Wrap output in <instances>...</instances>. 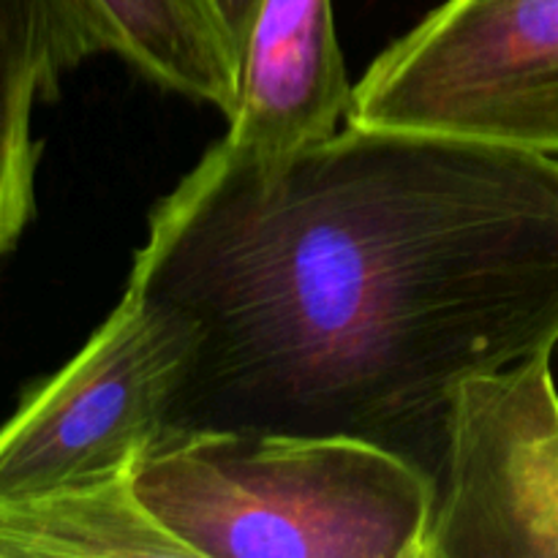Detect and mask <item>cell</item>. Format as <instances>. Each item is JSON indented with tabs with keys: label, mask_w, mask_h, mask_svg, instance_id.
<instances>
[{
	"label": "cell",
	"mask_w": 558,
	"mask_h": 558,
	"mask_svg": "<svg viewBox=\"0 0 558 558\" xmlns=\"http://www.w3.org/2000/svg\"><path fill=\"white\" fill-rule=\"evenodd\" d=\"M147 515L189 558H425L436 483L349 436L213 430L131 469Z\"/></svg>",
	"instance_id": "cell-2"
},
{
	"label": "cell",
	"mask_w": 558,
	"mask_h": 558,
	"mask_svg": "<svg viewBox=\"0 0 558 558\" xmlns=\"http://www.w3.org/2000/svg\"><path fill=\"white\" fill-rule=\"evenodd\" d=\"M347 120L558 156V0H447L374 60Z\"/></svg>",
	"instance_id": "cell-3"
},
{
	"label": "cell",
	"mask_w": 558,
	"mask_h": 558,
	"mask_svg": "<svg viewBox=\"0 0 558 558\" xmlns=\"http://www.w3.org/2000/svg\"><path fill=\"white\" fill-rule=\"evenodd\" d=\"M539 352L458 387L425 558H558V387Z\"/></svg>",
	"instance_id": "cell-5"
},
{
	"label": "cell",
	"mask_w": 558,
	"mask_h": 558,
	"mask_svg": "<svg viewBox=\"0 0 558 558\" xmlns=\"http://www.w3.org/2000/svg\"><path fill=\"white\" fill-rule=\"evenodd\" d=\"M125 289L189 341L169 439L349 436L436 483L458 387L558 343V156L349 120L283 156L216 142Z\"/></svg>",
	"instance_id": "cell-1"
},
{
	"label": "cell",
	"mask_w": 558,
	"mask_h": 558,
	"mask_svg": "<svg viewBox=\"0 0 558 558\" xmlns=\"http://www.w3.org/2000/svg\"><path fill=\"white\" fill-rule=\"evenodd\" d=\"M0 558H189L129 477L0 496Z\"/></svg>",
	"instance_id": "cell-9"
},
{
	"label": "cell",
	"mask_w": 558,
	"mask_h": 558,
	"mask_svg": "<svg viewBox=\"0 0 558 558\" xmlns=\"http://www.w3.org/2000/svg\"><path fill=\"white\" fill-rule=\"evenodd\" d=\"M189 341L125 289L118 308L0 425V496L129 477L169 439Z\"/></svg>",
	"instance_id": "cell-4"
},
{
	"label": "cell",
	"mask_w": 558,
	"mask_h": 558,
	"mask_svg": "<svg viewBox=\"0 0 558 558\" xmlns=\"http://www.w3.org/2000/svg\"><path fill=\"white\" fill-rule=\"evenodd\" d=\"M104 52L169 93L232 118L240 52L210 0H80Z\"/></svg>",
	"instance_id": "cell-8"
},
{
	"label": "cell",
	"mask_w": 558,
	"mask_h": 558,
	"mask_svg": "<svg viewBox=\"0 0 558 558\" xmlns=\"http://www.w3.org/2000/svg\"><path fill=\"white\" fill-rule=\"evenodd\" d=\"M262 0H210L213 11L221 20L223 31L229 33L232 44L240 52V65H243V47L245 38H248L251 25H254L256 9H259Z\"/></svg>",
	"instance_id": "cell-10"
},
{
	"label": "cell",
	"mask_w": 558,
	"mask_h": 558,
	"mask_svg": "<svg viewBox=\"0 0 558 558\" xmlns=\"http://www.w3.org/2000/svg\"><path fill=\"white\" fill-rule=\"evenodd\" d=\"M352 93L332 0H262L221 142L248 156L303 150L341 131Z\"/></svg>",
	"instance_id": "cell-6"
},
{
	"label": "cell",
	"mask_w": 558,
	"mask_h": 558,
	"mask_svg": "<svg viewBox=\"0 0 558 558\" xmlns=\"http://www.w3.org/2000/svg\"><path fill=\"white\" fill-rule=\"evenodd\" d=\"M98 52L80 0H0V262L36 216L38 104L52 101L65 74Z\"/></svg>",
	"instance_id": "cell-7"
}]
</instances>
